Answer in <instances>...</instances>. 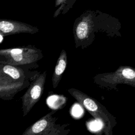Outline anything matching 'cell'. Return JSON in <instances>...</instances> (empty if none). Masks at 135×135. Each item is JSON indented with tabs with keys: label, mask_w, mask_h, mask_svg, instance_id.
<instances>
[{
	"label": "cell",
	"mask_w": 135,
	"mask_h": 135,
	"mask_svg": "<svg viewBox=\"0 0 135 135\" xmlns=\"http://www.w3.org/2000/svg\"><path fill=\"white\" fill-rule=\"evenodd\" d=\"M106 16L98 10H87L76 18L73 28L76 48L84 49L92 43L94 33L101 29Z\"/></svg>",
	"instance_id": "1"
},
{
	"label": "cell",
	"mask_w": 135,
	"mask_h": 135,
	"mask_svg": "<svg viewBox=\"0 0 135 135\" xmlns=\"http://www.w3.org/2000/svg\"><path fill=\"white\" fill-rule=\"evenodd\" d=\"M43 57L42 51L31 45L0 50V63L13 65L33 64Z\"/></svg>",
	"instance_id": "2"
},
{
	"label": "cell",
	"mask_w": 135,
	"mask_h": 135,
	"mask_svg": "<svg viewBox=\"0 0 135 135\" xmlns=\"http://www.w3.org/2000/svg\"><path fill=\"white\" fill-rule=\"evenodd\" d=\"M68 92L85 108L94 119L102 123L103 131L105 133H108L110 117L105 107L93 97L77 89L70 88L68 90Z\"/></svg>",
	"instance_id": "3"
},
{
	"label": "cell",
	"mask_w": 135,
	"mask_h": 135,
	"mask_svg": "<svg viewBox=\"0 0 135 135\" xmlns=\"http://www.w3.org/2000/svg\"><path fill=\"white\" fill-rule=\"evenodd\" d=\"M56 112V110H52L29 126L22 135H67L71 131L65 128L70 124H56L57 118L53 117Z\"/></svg>",
	"instance_id": "4"
},
{
	"label": "cell",
	"mask_w": 135,
	"mask_h": 135,
	"mask_svg": "<svg viewBox=\"0 0 135 135\" xmlns=\"http://www.w3.org/2000/svg\"><path fill=\"white\" fill-rule=\"evenodd\" d=\"M46 71L40 73L31 82L23 95L21 97L23 115H26L39 101L42 95L46 82Z\"/></svg>",
	"instance_id": "5"
},
{
	"label": "cell",
	"mask_w": 135,
	"mask_h": 135,
	"mask_svg": "<svg viewBox=\"0 0 135 135\" xmlns=\"http://www.w3.org/2000/svg\"><path fill=\"white\" fill-rule=\"evenodd\" d=\"M31 82L29 80H15L0 72V98L4 100H12L18 92L28 88Z\"/></svg>",
	"instance_id": "6"
},
{
	"label": "cell",
	"mask_w": 135,
	"mask_h": 135,
	"mask_svg": "<svg viewBox=\"0 0 135 135\" xmlns=\"http://www.w3.org/2000/svg\"><path fill=\"white\" fill-rule=\"evenodd\" d=\"M36 64L23 65H13L0 63V72L10 76L12 78L18 81L29 80L32 82L40 73L37 71H32L31 69L37 68Z\"/></svg>",
	"instance_id": "7"
},
{
	"label": "cell",
	"mask_w": 135,
	"mask_h": 135,
	"mask_svg": "<svg viewBox=\"0 0 135 135\" xmlns=\"http://www.w3.org/2000/svg\"><path fill=\"white\" fill-rule=\"evenodd\" d=\"M39 29L34 26L22 22L11 20H1L0 21V33L4 36L20 33L35 34Z\"/></svg>",
	"instance_id": "8"
},
{
	"label": "cell",
	"mask_w": 135,
	"mask_h": 135,
	"mask_svg": "<svg viewBox=\"0 0 135 135\" xmlns=\"http://www.w3.org/2000/svg\"><path fill=\"white\" fill-rule=\"evenodd\" d=\"M68 64V56L66 51L62 49L55 66L54 72L52 77V82L53 89L56 88L58 86L62 75Z\"/></svg>",
	"instance_id": "9"
},
{
	"label": "cell",
	"mask_w": 135,
	"mask_h": 135,
	"mask_svg": "<svg viewBox=\"0 0 135 135\" xmlns=\"http://www.w3.org/2000/svg\"><path fill=\"white\" fill-rule=\"evenodd\" d=\"M77 0H55L56 10L54 13V17H56L60 14H65L71 8Z\"/></svg>",
	"instance_id": "10"
},
{
	"label": "cell",
	"mask_w": 135,
	"mask_h": 135,
	"mask_svg": "<svg viewBox=\"0 0 135 135\" xmlns=\"http://www.w3.org/2000/svg\"><path fill=\"white\" fill-rule=\"evenodd\" d=\"M122 75L127 79H133L135 77V72L132 69L129 68H126L122 70Z\"/></svg>",
	"instance_id": "11"
}]
</instances>
